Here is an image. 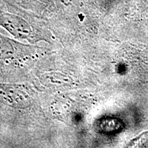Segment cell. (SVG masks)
Returning <instances> with one entry per match:
<instances>
[{
	"instance_id": "obj_1",
	"label": "cell",
	"mask_w": 148,
	"mask_h": 148,
	"mask_svg": "<svg viewBox=\"0 0 148 148\" xmlns=\"http://www.w3.org/2000/svg\"><path fill=\"white\" fill-rule=\"evenodd\" d=\"M0 103L15 108L30 106L31 99L27 92L17 85L0 83Z\"/></svg>"
},
{
	"instance_id": "obj_2",
	"label": "cell",
	"mask_w": 148,
	"mask_h": 148,
	"mask_svg": "<svg viewBox=\"0 0 148 148\" xmlns=\"http://www.w3.org/2000/svg\"><path fill=\"white\" fill-rule=\"evenodd\" d=\"M0 25L17 38H27L31 35L28 24L13 14L0 12Z\"/></svg>"
},
{
	"instance_id": "obj_3",
	"label": "cell",
	"mask_w": 148,
	"mask_h": 148,
	"mask_svg": "<svg viewBox=\"0 0 148 148\" xmlns=\"http://www.w3.org/2000/svg\"><path fill=\"white\" fill-rule=\"evenodd\" d=\"M14 48L13 44L7 37L0 34V60H8L13 58Z\"/></svg>"
},
{
	"instance_id": "obj_4",
	"label": "cell",
	"mask_w": 148,
	"mask_h": 148,
	"mask_svg": "<svg viewBox=\"0 0 148 148\" xmlns=\"http://www.w3.org/2000/svg\"><path fill=\"white\" fill-rule=\"evenodd\" d=\"M146 134H148V130L145 131V132H143V133H141V134H140L139 135V136H138L137 137H136V138H133V139L131 140L130 141V143L127 145V147H129V146H130L131 145H132V144H134V143H136V142L137 141V140H139L140 138L142 137V136H143L144 135Z\"/></svg>"
}]
</instances>
